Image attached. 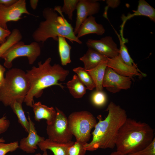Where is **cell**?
I'll return each mask as SVG.
<instances>
[{
	"mask_svg": "<svg viewBox=\"0 0 155 155\" xmlns=\"http://www.w3.org/2000/svg\"><path fill=\"white\" fill-rule=\"evenodd\" d=\"M23 14L31 15L27 9L25 0H17L9 6L0 4V27L9 30L7 23L18 21L22 18L21 16Z\"/></svg>",
	"mask_w": 155,
	"mask_h": 155,
	"instance_id": "9",
	"label": "cell"
},
{
	"mask_svg": "<svg viewBox=\"0 0 155 155\" xmlns=\"http://www.w3.org/2000/svg\"><path fill=\"white\" fill-rule=\"evenodd\" d=\"M74 143L71 141L67 143H61L48 138L40 142L38 146L43 151L50 150L54 155H66L68 148Z\"/></svg>",
	"mask_w": 155,
	"mask_h": 155,
	"instance_id": "18",
	"label": "cell"
},
{
	"mask_svg": "<svg viewBox=\"0 0 155 155\" xmlns=\"http://www.w3.org/2000/svg\"><path fill=\"white\" fill-rule=\"evenodd\" d=\"M113 28L118 37L120 42V47L119 49V55L121 59L127 65L131 67H134L138 69L136 64L134 62L133 60L130 55L127 48L125 45V43L123 41L120 34L114 28Z\"/></svg>",
	"mask_w": 155,
	"mask_h": 155,
	"instance_id": "26",
	"label": "cell"
},
{
	"mask_svg": "<svg viewBox=\"0 0 155 155\" xmlns=\"http://www.w3.org/2000/svg\"><path fill=\"white\" fill-rule=\"evenodd\" d=\"M132 84L130 78L120 75L111 68L107 67L102 82V86L113 93H115L121 90L130 88Z\"/></svg>",
	"mask_w": 155,
	"mask_h": 155,
	"instance_id": "10",
	"label": "cell"
},
{
	"mask_svg": "<svg viewBox=\"0 0 155 155\" xmlns=\"http://www.w3.org/2000/svg\"><path fill=\"white\" fill-rule=\"evenodd\" d=\"M57 115L53 122L47 125L46 133L48 138L61 143H67L71 141L73 135L68 127L67 118L63 112L55 107Z\"/></svg>",
	"mask_w": 155,
	"mask_h": 155,
	"instance_id": "8",
	"label": "cell"
},
{
	"mask_svg": "<svg viewBox=\"0 0 155 155\" xmlns=\"http://www.w3.org/2000/svg\"><path fill=\"white\" fill-rule=\"evenodd\" d=\"M106 111L108 114L102 119L101 115L97 117L98 122L91 134L92 139L85 145L87 151H93L98 148L113 149L119 131L127 119L125 110L113 102H110Z\"/></svg>",
	"mask_w": 155,
	"mask_h": 155,
	"instance_id": "1",
	"label": "cell"
},
{
	"mask_svg": "<svg viewBox=\"0 0 155 155\" xmlns=\"http://www.w3.org/2000/svg\"><path fill=\"white\" fill-rule=\"evenodd\" d=\"M67 122L69 130L76 141L85 144L89 140L91 131L97 123L93 115L87 111L72 112L67 118Z\"/></svg>",
	"mask_w": 155,
	"mask_h": 155,
	"instance_id": "6",
	"label": "cell"
},
{
	"mask_svg": "<svg viewBox=\"0 0 155 155\" xmlns=\"http://www.w3.org/2000/svg\"><path fill=\"white\" fill-rule=\"evenodd\" d=\"M5 140L3 138H0V142H5Z\"/></svg>",
	"mask_w": 155,
	"mask_h": 155,
	"instance_id": "40",
	"label": "cell"
},
{
	"mask_svg": "<svg viewBox=\"0 0 155 155\" xmlns=\"http://www.w3.org/2000/svg\"><path fill=\"white\" fill-rule=\"evenodd\" d=\"M30 88L26 73L19 68L11 69L6 72L0 88V101L5 106H10L16 100H24Z\"/></svg>",
	"mask_w": 155,
	"mask_h": 155,
	"instance_id": "5",
	"label": "cell"
},
{
	"mask_svg": "<svg viewBox=\"0 0 155 155\" xmlns=\"http://www.w3.org/2000/svg\"><path fill=\"white\" fill-rule=\"evenodd\" d=\"M127 155H155V138L149 144L143 149Z\"/></svg>",
	"mask_w": 155,
	"mask_h": 155,
	"instance_id": "31",
	"label": "cell"
},
{
	"mask_svg": "<svg viewBox=\"0 0 155 155\" xmlns=\"http://www.w3.org/2000/svg\"><path fill=\"white\" fill-rule=\"evenodd\" d=\"M107 59L94 50L88 48L86 53L80 60L83 63L84 68L88 71L97 66L102 61L107 60Z\"/></svg>",
	"mask_w": 155,
	"mask_h": 155,
	"instance_id": "19",
	"label": "cell"
},
{
	"mask_svg": "<svg viewBox=\"0 0 155 155\" xmlns=\"http://www.w3.org/2000/svg\"><path fill=\"white\" fill-rule=\"evenodd\" d=\"M106 2L107 6L105 8L103 14V16L105 18L107 19V11L108 8L110 7L113 8L117 7L120 4V1L119 0H106Z\"/></svg>",
	"mask_w": 155,
	"mask_h": 155,
	"instance_id": "33",
	"label": "cell"
},
{
	"mask_svg": "<svg viewBox=\"0 0 155 155\" xmlns=\"http://www.w3.org/2000/svg\"><path fill=\"white\" fill-rule=\"evenodd\" d=\"M28 119L30 125L28 135L27 137L21 139L19 144V148L27 153H32L35 152L38 144L45 139L37 134L34 123L31 119L29 113Z\"/></svg>",
	"mask_w": 155,
	"mask_h": 155,
	"instance_id": "13",
	"label": "cell"
},
{
	"mask_svg": "<svg viewBox=\"0 0 155 155\" xmlns=\"http://www.w3.org/2000/svg\"><path fill=\"white\" fill-rule=\"evenodd\" d=\"M105 31L103 25L97 23L95 17L91 16L88 17L82 24L78 30L76 36L79 38L89 34H95L98 35H102Z\"/></svg>",
	"mask_w": 155,
	"mask_h": 155,
	"instance_id": "17",
	"label": "cell"
},
{
	"mask_svg": "<svg viewBox=\"0 0 155 155\" xmlns=\"http://www.w3.org/2000/svg\"><path fill=\"white\" fill-rule=\"evenodd\" d=\"M86 44L88 48L94 50L108 58H113L119 55V50L117 45L110 36L99 40L89 39Z\"/></svg>",
	"mask_w": 155,
	"mask_h": 155,
	"instance_id": "11",
	"label": "cell"
},
{
	"mask_svg": "<svg viewBox=\"0 0 155 155\" xmlns=\"http://www.w3.org/2000/svg\"><path fill=\"white\" fill-rule=\"evenodd\" d=\"M18 148V141L7 144L0 142V155H5L7 153L13 152Z\"/></svg>",
	"mask_w": 155,
	"mask_h": 155,
	"instance_id": "30",
	"label": "cell"
},
{
	"mask_svg": "<svg viewBox=\"0 0 155 155\" xmlns=\"http://www.w3.org/2000/svg\"><path fill=\"white\" fill-rule=\"evenodd\" d=\"M107 63V60L102 61L94 68L88 71L94 83L96 91H102V82Z\"/></svg>",
	"mask_w": 155,
	"mask_h": 155,
	"instance_id": "20",
	"label": "cell"
},
{
	"mask_svg": "<svg viewBox=\"0 0 155 155\" xmlns=\"http://www.w3.org/2000/svg\"><path fill=\"white\" fill-rule=\"evenodd\" d=\"M66 85L70 93L75 98H81L86 93V88L76 74L67 82Z\"/></svg>",
	"mask_w": 155,
	"mask_h": 155,
	"instance_id": "21",
	"label": "cell"
},
{
	"mask_svg": "<svg viewBox=\"0 0 155 155\" xmlns=\"http://www.w3.org/2000/svg\"><path fill=\"white\" fill-rule=\"evenodd\" d=\"M154 138V130L147 123L127 118L118 133L117 151L125 155L135 152L146 147Z\"/></svg>",
	"mask_w": 155,
	"mask_h": 155,
	"instance_id": "3",
	"label": "cell"
},
{
	"mask_svg": "<svg viewBox=\"0 0 155 155\" xmlns=\"http://www.w3.org/2000/svg\"><path fill=\"white\" fill-rule=\"evenodd\" d=\"M22 38V36L20 31L17 29H13L5 42L0 45V58L12 45L20 41Z\"/></svg>",
	"mask_w": 155,
	"mask_h": 155,
	"instance_id": "24",
	"label": "cell"
},
{
	"mask_svg": "<svg viewBox=\"0 0 155 155\" xmlns=\"http://www.w3.org/2000/svg\"><path fill=\"white\" fill-rule=\"evenodd\" d=\"M65 38L63 36H59L57 41L59 54L61 64L63 66L66 65L71 62L70 53L71 47Z\"/></svg>",
	"mask_w": 155,
	"mask_h": 155,
	"instance_id": "22",
	"label": "cell"
},
{
	"mask_svg": "<svg viewBox=\"0 0 155 155\" xmlns=\"http://www.w3.org/2000/svg\"><path fill=\"white\" fill-rule=\"evenodd\" d=\"M91 99L92 104L98 107L104 106L107 101L106 95L102 91L94 92L92 94Z\"/></svg>",
	"mask_w": 155,
	"mask_h": 155,
	"instance_id": "28",
	"label": "cell"
},
{
	"mask_svg": "<svg viewBox=\"0 0 155 155\" xmlns=\"http://www.w3.org/2000/svg\"><path fill=\"white\" fill-rule=\"evenodd\" d=\"M100 4L97 0H79L76 9L77 16L74 32L76 35L80 26L88 17L98 13Z\"/></svg>",
	"mask_w": 155,
	"mask_h": 155,
	"instance_id": "12",
	"label": "cell"
},
{
	"mask_svg": "<svg viewBox=\"0 0 155 155\" xmlns=\"http://www.w3.org/2000/svg\"><path fill=\"white\" fill-rule=\"evenodd\" d=\"M34 155H42L40 153H36ZM42 155H49L47 153L46 150H45L43 151V153Z\"/></svg>",
	"mask_w": 155,
	"mask_h": 155,
	"instance_id": "39",
	"label": "cell"
},
{
	"mask_svg": "<svg viewBox=\"0 0 155 155\" xmlns=\"http://www.w3.org/2000/svg\"><path fill=\"white\" fill-rule=\"evenodd\" d=\"M34 114V119L39 122L42 119L46 120L47 125L51 124L57 115V112L53 107H48L42 104L40 102L34 103L32 107Z\"/></svg>",
	"mask_w": 155,
	"mask_h": 155,
	"instance_id": "16",
	"label": "cell"
},
{
	"mask_svg": "<svg viewBox=\"0 0 155 155\" xmlns=\"http://www.w3.org/2000/svg\"><path fill=\"white\" fill-rule=\"evenodd\" d=\"M73 70L76 73L87 89L92 90L95 88V84L91 77L84 67H78L74 68Z\"/></svg>",
	"mask_w": 155,
	"mask_h": 155,
	"instance_id": "25",
	"label": "cell"
},
{
	"mask_svg": "<svg viewBox=\"0 0 155 155\" xmlns=\"http://www.w3.org/2000/svg\"><path fill=\"white\" fill-rule=\"evenodd\" d=\"M78 0H64L63 5L61 6L60 10L61 12L67 15L69 20H72L74 11L76 7Z\"/></svg>",
	"mask_w": 155,
	"mask_h": 155,
	"instance_id": "27",
	"label": "cell"
},
{
	"mask_svg": "<svg viewBox=\"0 0 155 155\" xmlns=\"http://www.w3.org/2000/svg\"><path fill=\"white\" fill-rule=\"evenodd\" d=\"M110 155H125L119 152L118 151H116L115 152H112Z\"/></svg>",
	"mask_w": 155,
	"mask_h": 155,
	"instance_id": "38",
	"label": "cell"
},
{
	"mask_svg": "<svg viewBox=\"0 0 155 155\" xmlns=\"http://www.w3.org/2000/svg\"><path fill=\"white\" fill-rule=\"evenodd\" d=\"M5 69L0 63V88L2 86L5 80L4 73Z\"/></svg>",
	"mask_w": 155,
	"mask_h": 155,
	"instance_id": "35",
	"label": "cell"
},
{
	"mask_svg": "<svg viewBox=\"0 0 155 155\" xmlns=\"http://www.w3.org/2000/svg\"><path fill=\"white\" fill-rule=\"evenodd\" d=\"M24 100L22 99L16 100L12 103L10 106L17 116L19 123L28 133L29 130L30 125L29 121L26 117L22 107V103Z\"/></svg>",
	"mask_w": 155,
	"mask_h": 155,
	"instance_id": "23",
	"label": "cell"
},
{
	"mask_svg": "<svg viewBox=\"0 0 155 155\" xmlns=\"http://www.w3.org/2000/svg\"><path fill=\"white\" fill-rule=\"evenodd\" d=\"M38 0H30V4L31 7L34 10H35L37 7Z\"/></svg>",
	"mask_w": 155,
	"mask_h": 155,
	"instance_id": "37",
	"label": "cell"
},
{
	"mask_svg": "<svg viewBox=\"0 0 155 155\" xmlns=\"http://www.w3.org/2000/svg\"><path fill=\"white\" fill-rule=\"evenodd\" d=\"M107 66L111 68L117 74L129 77L131 79L135 76L145 77L146 75L138 69L126 64L123 61L119 55L113 58H108Z\"/></svg>",
	"mask_w": 155,
	"mask_h": 155,
	"instance_id": "15",
	"label": "cell"
},
{
	"mask_svg": "<svg viewBox=\"0 0 155 155\" xmlns=\"http://www.w3.org/2000/svg\"><path fill=\"white\" fill-rule=\"evenodd\" d=\"M11 32L9 30H6L0 27V44L5 42L7 38L11 34Z\"/></svg>",
	"mask_w": 155,
	"mask_h": 155,
	"instance_id": "34",
	"label": "cell"
},
{
	"mask_svg": "<svg viewBox=\"0 0 155 155\" xmlns=\"http://www.w3.org/2000/svg\"><path fill=\"white\" fill-rule=\"evenodd\" d=\"M60 7L57 6L54 8L47 7L44 9L42 15L45 20L40 22L32 35L35 42L43 43L51 38L58 41V37L62 36L72 43L75 42L79 44L82 43L74 34L71 24L61 11Z\"/></svg>",
	"mask_w": 155,
	"mask_h": 155,
	"instance_id": "4",
	"label": "cell"
},
{
	"mask_svg": "<svg viewBox=\"0 0 155 155\" xmlns=\"http://www.w3.org/2000/svg\"><path fill=\"white\" fill-rule=\"evenodd\" d=\"M85 144L78 141L74 142L68 148L66 155H85L87 151L85 147Z\"/></svg>",
	"mask_w": 155,
	"mask_h": 155,
	"instance_id": "29",
	"label": "cell"
},
{
	"mask_svg": "<svg viewBox=\"0 0 155 155\" xmlns=\"http://www.w3.org/2000/svg\"><path fill=\"white\" fill-rule=\"evenodd\" d=\"M132 11L133 13H129L127 16L122 15L121 18L122 23L120 26V35L123 41L125 43L128 42V40L123 37V30L125 24L127 20L135 16H144L155 22V9L144 0H140L137 9Z\"/></svg>",
	"mask_w": 155,
	"mask_h": 155,
	"instance_id": "14",
	"label": "cell"
},
{
	"mask_svg": "<svg viewBox=\"0 0 155 155\" xmlns=\"http://www.w3.org/2000/svg\"><path fill=\"white\" fill-rule=\"evenodd\" d=\"M17 0H0V4L6 6L11 5L15 3Z\"/></svg>",
	"mask_w": 155,
	"mask_h": 155,
	"instance_id": "36",
	"label": "cell"
},
{
	"mask_svg": "<svg viewBox=\"0 0 155 155\" xmlns=\"http://www.w3.org/2000/svg\"><path fill=\"white\" fill-rule=\"evenodd\" d=\"M40 47L38 42H32L26 44L21 41L12 45L2 55L1 58L4 59V66L8 69L12 66L13 61L17 58L27 57L29 63L33 64L41 54Z\"/></svg>",
	"mask_w": 155,
	"mask_h": 155,
	"instance_id": "7",
	"label": "cell"
},
{
	"mask_svg": "<svg viewBox=\"0 0 155 155\" xmlns=\"http://www.w3.org/2000/svg\"><path fill=\"white\" fill-rule=\"evenodd\" d=\"M51 60L49 57L43 63L39 61L38 67L33 66L26 73L30 84L29 90L24 101L27 106L32 107L34 98L40 97L43 90L47 88L57 85L64 89V87L59 82L65 81L69 71L59 64L51 65Z\"/></svg>",
	"mask_w": 155,
	"mask_h": 155,
	"instance_id": "2",
	"label": "cell"
},
{
	"mask_svg": "<svg viewBox=\"0 0 155 155\" xmlns=\"http://www.w3.org/2000/svg\"><path fill=\"white\" fill-rule=\"evenodd\" d=\"M10 125V121L7 119L6 116H3L0 118V134L6 131Z\"/></svg>",
	"mask_w": 155,
	"mask_h": 155,
	"instance_id": "32",
	"label": "cell"
}]
</instances>
